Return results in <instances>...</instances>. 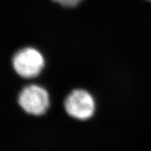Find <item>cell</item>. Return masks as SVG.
I'll return each mask as SVG.
<instances>
[{"instance_id": "1", "label": "cell", "mask_w": 151, "mask_h": 151, "mask_svg": "<svg viewBox=\"0 0 151 151\" xmlns=\"http://www.w3.org/2000/svg\"><path fill=\"white\" fill-rule=\"evenodd\" d=\"M44 58L34 48L18 50L13 58V66L18 75L24 78H32L41 73L44 67Z\"/></svg>"}, {"instance_id": "2", "label": "cell", "mask_w": 151, "mask_h": 151, "mask_svg": "<svg viewBox=\"0 0 151 151\" xmlns=\"http://www.w3.org/2000/svg\"><path fill=\"white\" fill-rule=\"evenodd\" d=\"M18 102L25 112L41 116L48 109L50 99L44 88L37 85H30L26 86L19 94Z\"/></svg>"}, {"instance_id": "3", "label": "cell", "mask_w": 151, "mask_h": 151, "mask_svg": "<svg viewBox=\"0 0 151 151\" xmlns=\"http://www.w3.org/2000/svg\"><path fill=\"white\" fill-rule=\"evenodd\" d=\"M65 108L72 118L85 120L94 114L95 103L89 92L84 90H75L65 99Z\"/></svg>"}, {"instance_id": "4", "label": "cell", "mask_w": 151, "mask_h": 151, "mask_svg": "<svg viewBox=\"0 0 151 151\" xmlns=\"http://www.w3.org/2000/svg\"><path fill=\"white\" fill-rule=\"evenodd\" d=\"M65 7H73L80 4L83 0H53Z\"/></svg>"}, {"instance_id": "5", "label": "cell", "mask_w": 151, "mask_h": 151, "mask_svg": "<svg viewBox=\"0 0 151 151\" xmlns=\"http://www.w3.org/2000/svg\"><path fill=\"white\" fill-rule=\"evenodd\" d=\"M148 1H151V0H148Z\"/></svg>"}]
</instances>
